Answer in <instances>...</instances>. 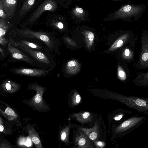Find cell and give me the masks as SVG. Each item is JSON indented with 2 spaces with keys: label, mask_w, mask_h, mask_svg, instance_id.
Wrapping results in <instances>:
<instances>
[{
  "label": "cell",
  "mask_w": 148,
  "mask_h": 148,
  "mask_svg": "<svg viewBox=\"0 0 148 148\" xmlns=\"http://www.w3.org/2000/svg\"><path fill=\"white\" fill-rule=\"evenodd\" d=\"M8 36L19 37L41 43L52 53L57 52L58 40L53 34L35 31L29 29H18L11 30Z\"/></svg>",
  "instance_id": "6da1fadb"
},
{
  "label": "cell",
  "mask_w": 148,
  "mask_h": 148,
  "mask_svg": "<svg viewBox=\"0 0 148 148\" xmlns=\"http://www.w3.org/2000/svg\"><path fill=\"white\" fill-rule=\"evenodd\" d=\"M146 8V5L143 4H125L110 14L105 19L108 20L122 19L130 22H135L143 14Z\"/></svg>",
  "instance_id": "7a4b0ae2"
},
{
  "label": "cell",
  "mask_w": 148,
  "mask_h": 148,
  "mask_svg": "<svg viewBox=\"0 0 148 148\" xmlns=\"http://www.w3.org/2000/svg\"><path fill=\"white\" fill-rule=\"evenodd\" d=\"M16 47L32 58L42 69L51 71L54 69L56 63L48 49L38 50L22 45Z\"/></svg>",
  "instance_id": "3957f363"
},
{
  "label": "cell",
  "mask_w": 148,
  "mask_h": 148,
  "mask_svg": "<svg viewBox=\"0 0 148 148\" xmlns=\"http://www.w3.org/2000/svg\"><path fill=\"white\" fill-rule=\"evenodd\" d=\"M119 99L129 108L135 110L140 114L148 115V98L120 95Z\"/></svg>",
  "instance_id": "277c9868"
},
{
  "label": "cell",
  "mask_w": 148,
  "mask_h": 148,
  "mask_svg": "<svg viewBox=\"0 0 148 148\" xmlns=\"http://www.w3.org/2000/svg\"><path fill=\"white\" fill-rule=\"evenodd\" d=\"M141 49L137 62L134 66L139 69H148V31L143 30L141 33Z\"/></svg>",
  "instance_id": "5b68a950"
},
{
  "label": "cell",
  "mask_w": 148,
  "mask_h": 148,
  "mask_svg": "<svg viewBox=\"0 0 148 148\" xmlns=\"http://www.w3.org/2000/svg\"><path fill=\"white\" fill-rule=\"evenodd\" d=\"M7 49L10 54L9 62H14L23 61L31 65L42 69L32 58L18 47L12 45L10 42L8 44Z\"/></svg>",
  "instance_id": "8992f818"
},
{
  "label": "cell",
  "mask_w": 148,
  "mask_h": 148,
  "mask_svg": "<svg viewBox=\"0 0 148 148\" xmlns=\"http://www.w3.org/2000/svg\"><path fill=\"white\" fill-rule=\"evenodd\" d=\"M9 42L14 47L22 45L38 50L48 49L42 44L30 40L18 37H9Z\"/></svg>",
  "instance_id": "52a82bcc"
},
{
  "label": "cell",
  "mask_w": 148,
  "mask_h": 148,
  "mask_svg": "<svg viewBox=\"0 0 148 148\" xmlns=\"http://www.w3.org/2000/svg\"><path fill=\"white\" fill-rule=\"evenodd\" d=\"M10 71L17 75L36 77L46 76L49 74L50 71L46 69L26 68H13L10 69Z\"/></svg>",
  "instance_id": "ba28073f"
},
{
  "label": "cell",
  "mask_w": 148,
  "mask_h": 148,
  "mask_svg": "<svg viewBox=\"0 0 148 148\" xmlns=\"http://www.w3.org/2000/svg\"><path fill=\"white\" fill-rule=\"evenodd\" d=\"M57 8V5L53 0H46L44 1L33 13L29 21L33 22L36 21L44 12L47 11L53 12Z\"/></svg>",
  "instance_id": "9c48e42d"
},
{
  "label": "cell",
  "mask_w": 148,
  "mask_h": 148,
  "mask_svg": "<svg viewBox=\"0 0 148 148\" xmlns=\"http://www.w3.org/2000/svg\"><path fill=\"white\" fill-rule=\"evenodd\" d=\"M0 4L7 17L10 19L14 14L17 4V0H0Z\"/></svg>",
  "instance_id": "30bf717a"
},
{
  "label": "cell",
  "mask_w": 148,
  "mask_h": 148,
  "mask_svg": "<svg viewBox=\"0 0 148 148\" xmlns=\"http://www.w3.org/2000/svg\"><path fill=\"white\" fill-rule=\"evenodd\" d=\"M9 24L4 19H0V43L1 45L4 46L8 42V38L5 36L9 29Z\"/></svg>",
  "instance_id": "8fae6325"
},
{
  "label": "cell",
  "mask_w": 148,
  "mask_h": 148,
  "mask_svg": "<svg viewBox=\"0 0 148 148\" xmlns=\"http://www.w3.org/2000/svg\"><path fill=\"white\" fill-rule=\"evenodd\" d=\"M133 82L135 85L141 87H148V72L146 73L138 72Z\"/></svg>",
  "instance_id": "7c38bea8"
},
{
  "label": "cell",
  "mask_w": 148,
  "mask_h": 148,
  "mask_svg": "<svg viewBox=\"0 0 148 148\" xmlns=\"http://www.w3.org/2000/svg\"><path fill=\"white\" fill-rule=\"evenodd\" d=\"M135 41L129 44L123 51V58L128 62H131L134 59V49H132V47H134Z\"/></svg>",
  "instance_id": "4fadbf2b"
},
{
  "label": "cell",
  "mask_w": 148,
  "mask_h": 148,
  "mask_svg": "<svg viewBox=\"0 0 148 148\" xmlns=\"http://www.w3.org/2000/svg\"><path fill=\"white\" fill-rule=\"evenodd\" d=\"M2 86L5 90L9 92L15 91L20 87V85L8 79L4 81L2 84Z\"/></svg>",
  "instance_id": "5bb4252c"
},
{
  "label": "cell",
  "mask_w": 148,
  "mask_h": 148,
  "mask_svg": "<svg viewBox=\"0 0 148 148\" xmlns=\"http://www.w3.org/2000/svg\"><path fill=\"white\" fill-rule=\"evenodd\" d=\"M36 0H25L19 14L21 16L26 14L31 9L34 4Z\"/></svg>",
  "instance_id": "9a60e30c"
},
{
  "label": "cell",
  "mask_w": 148,
  "mask_h": 148,
  "mask_svg": "<svg viewBox=\"0 0 148 148\" xmlns=\"http://www.w3.org/2000/svg\"><path fill=\"white\" fill-rule=\"evenodd\" d=\"M117 72L118 77L122 81L126 80L127 77L126 73L121 66H118Z\"/></svg>",
  "instance_id": "2e32d148"
},
{
  "label": "cell",
  "mask_w": 148,
  "mask_h": 148,
  "mask_svg": "<svg viewBox=\"0 0 148 148\" xmlns=\"http://www.w3.org/2000/svg\"><path fill=\"white\" fill-rule=\"evenodd\" d=\"M73 12L75 15L78 16H82L84 12L83 9L79 7L76 8L73 10Z\"/></svg>",
  "instance_id": "e0dca14e"
},
{
  "label": "cell",
  "mask_w": 148,
  "mask_h": 148,
  "mask_svg": "<svg viewBox=\"0 0 148 148\" xmlns=\"http://www.w3.org/2000/svg\"><path fill=\"white\" fill-rule=\"evenodd\" d=\"M86 34L89 42L90 43V45H92L94 39V34L92 32H87Z\"/></svg>",
  "instance_id": "ac0fdd59"
},
{
  "label": "cell",
  "mask_w": 148,
  "mask_h": 148,
  "mask_svg": "<svg viewBox=\"0 0 148 148\" xmlns=\"http://www.w3.org/2000/svg\"><path fill=\"white\" fill-rule=\"evenodd\" d=\"M5 113L8 116H15V114L14 111L11 108L8 107L5 110Z\"/></svg>",
  "instance_id": "d6986e66"
},
{
  "label": "cell",
  "mask_w": 148,
  "mask_h": 148,
  "mask_svg": "<svg viewBox=\"0 0 148 148\" xmlns=\"http://www.w3.org/2000/svg\"><path fill=\"white\" fill-rule=\"evenodd\" d=\"M6 15L4 12L2 6L0 4V18H1L5 19L6 17Z\"/></svg>",
  "instance_id": "ffe728a7"
},
{
  "label": "cell",
  "mask_w": 148,
  "mask_h": 148,
  "mask_svg": "<svg viewBox=\"0 0 148 148\" xmlns=\"http://www.w3.org/2000/svg\"><path fill=\"white\" fill-rule=\"evenodd\" d=\"M33 142L35 144L38 145L40 144V142L39 139L36 136H34L32 138Z\"/></svg>",
  "instance_id": "44dd1931"
},
{
  "label": "cell",
  "mask_w": 148,
  "mask_h": 148,
  "mask_svg": "<svg viewBox=\"0 0 148 148\" xmlns=\"http://www.w3.org/2000/svg\"><path fill=\"white\" fill-rule=\"evenodd\" d=\"M54 25L60 29H62L64 27L63 23L60 22H58L54 23Z\"/></svg>",
  "instance_id": "7402d4cb"
},
{
  "label": "cell",
  "mask_w": 148,
  "mask_h": 148,
  "mask_svg": "<svg viewBox=\"0 0 148 148\" xmlns=\"http://www.w3.org/2000/svg\"><path fill=\"white\" fill-rule=\"evenodd\" d=\"M97 137V134L95 132L91 133L89 135V138L92 140H94L96 139Z\"/></svg>",
  "instance_id": "603a6c76"
},
{
  "label": "cell",
  "mask_w": 148,
  "mask_h": 148,
  "mask_svg": "<svg viewBox=\"0 0 148 148\" xmlns=\"http://www.w3.org/2000/svg\"><path fill=\"white\" fill-rule=\"evenodd\" d=\"M76 64V62L74 60H71L67 64V67H70L75 66Z\"/></svg>",
  "instance_id": "cb8c5ba5"
},
{
  "label": "cell",
  "mask_w": 148,
  "mask_h": 148,
  "mask_svg": "<svg viewBox=\"0 0 148 148\" xmlns=\"http://www.w3.org/2000/svg\"><path fill=\"white\" fill-rule=\"evenodd\" d=\"M86 140L84 138H81L79 141L78 144L80 146H82L85 144Z\"/></svg>",
  "instance_id": "d4e9b609"
},
{
  "label": "cell",
  "mask_w": 148,
  "mask_h": 148,
  "mask_svg": "<svg viewBox=\"0 0 148 148\" xmlns=\"http://www.w3.org/2000/svg\"><path fill=\"white\" fill-rule=\"evenodd\" d=\"M90 114L89 112H85L82 114L83 117L84 119H87L89 116Z\"/></svg>",
  "instance_id": "484cf974"
},
{
  "label": "cell",
  "mask_w": 148,
  "mask_h": 148,
  "mask_svg": "<svg viewBox=\"0 0 148 148\" xmlns=\"http://www.w3.org/2000/svg\"><path fill=\"white\" fill-rule=\"evenodd\" d=\"M66 133L65 132H63L61 136V139L62 140H64L66 138Z\"/></svg>",
  "instance_id": "4316f807"
},
{
  "label": "cell",
  "mask_w": 148,
  "mask_h": 148,
  "mask_svg": "<svg viewBox=\"0 0 148 148\" xmlns=\"http://www.w3.org/2000/svg\"><path fill=\"white\" fill-rule=\"evenodd\" d=\"M81 100V97L78 94L76 96L75 101L77 103H79Z\"/></svg>",
  "instance_id": "83f0119b"
},
{
  "label": "cell",
  "mask_w": 148,
  "mask_h": 148,
  "mask_svg": "<svg viewBox=\"0 0 148 148\" xmlns=\"http://www.w3.org/2000/svg\"><path fill=\"white\" fill-rule=\"evenodd\" d=\"M0 51L1 54L2 55V56L3 57H4V54L3 51V50L0 47Z\"/></svg>",
  "instance_id": "f1b7e54d"
},
{
  "label": "cell",
  "mask_w": 148,
  "mask_h": 148,
  "mask_svg": "<svg viewBox=\"0 0 148 148\" xmlns=\"http://www.w3.org/2000/svg\"><path fill=\"white\" fill-rule=\"evenodd\" d=\"M0 131L1 132H2L4 130V127L1 124H0Z\"/></svg>",
  "instance_id": "f546056e"
},
{
  "label": "cell",
  "mask_w": 148,
  "mask_h": 148,
  "mask_svg": "<svg viewBox=\"0 0 148 148\" xmlns=\"http://www.w3.org/2000/svg\"><path fill=\"white\" fill-rule=\"evenodd\" d=\"M97 144L101 146L102 144V143L101 142L99 141L98 143Z\"/></svg>",
  "instance_id": "4dcf8cb0"
},
{
  "label": "cell",
  "mask_w": 148,
  "mask_h": 148,
  "mask_svg": "<svg viewBox=\"0 0 148 148\" xmlns=\"http://www.w3.org/2000/svg\"><path fill=\"white\" fill-rule=\"evenodd\" d=\"M112 1H119V0H111Z\"/></svg>",
  "instance_id": "1f68e13d"
}]
</instances>
